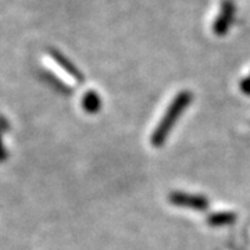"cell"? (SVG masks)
I'll use <instances>...</instances> for the list:
<instances>
[{
  "label": "cell",
  "mask_w": 250,
  "mask_h": 250,
  "mask_svg": "<svg viewBox=\"0 0 250 250\" xmlns=\"http://www.w3.org/2000/svg\"><path fill=\"white\" fill-rule=\"evenodd\" d=\"M190 100H192V96L188 92H184V93H181V95H178L177 98L174 99V102L171 103L170 107L167 108V111H166L164 117L160 120L159 125L153 131V146H156V147L163 146V143L166 142V139L168 138L171 129L174 128V125L177 124L179 117L185 113V110L189 106Z\"/></svg>",
  "instance_id": "cell-1"
},
{
  "label": "cell",
  "mask_w": 250,
  "mask_h": 250,
  "mask_svg": "<svg viewBox=\"0 0 250 250\" xmlns=\"http://www.w3.org/2000/svg\"><path fill=\"white\" fill-rule=\"evenodd\" d=\"M170 202L172 205L179 206V207H188V208H195V210H205L208 206V202L206 197L192 195V193H184V192L171 193Z\"/></svg>",
  "instance_id": "cell-2"
},
{
  "label": "cell",
  "mask_w": 250,
  "mask_h": 250,
  "mask_svg": "<svg viewBox=\"0 0 250 250\" xmlns=\"http://www.w3.org/2000/svg\"><path fill=\"white\" fill-rule=\"evenodd\" d=\"M235 218H236V215L233 213H214L208 217V223L214 227H223V225L232 224Z\"/></svg>",
  "instance_id": "cell-3"
},
{
  "label": "cell",
  "mask_w": 250,
  "mask_h": 250,
  "mask_svg": "<svg viewBox=\"0 0 250 250\" xmlns=\"http://www.w3.org/2000/svg\"><path fill=\"white\" fill-rule=\"evenodd\" d=\"M83 107L86 108L89 113H96L98 111V108L100 107V100L96 95H93V93H89L86 99H85V102H83Z\"/></svg>",
  "instance_id": "cell-4"
}]
</instances>
